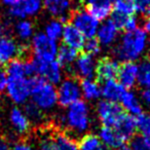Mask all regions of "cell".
Masks as SVG:
<instances>
[{"mask_svg":"<svg viewBox=\"0 0 150 150\" xmlns=\"http://www.w3.org/2000/svg\"><path fill=\"white\" fill-rule=\"evenodd\" d=\"M149 34L138 27L125 31L114 48V56L122 62H136L144 56L149 44Z\"/></svg>","mask_w":150,"mask_h":150,"instance_id":"obj_1","label":"cell"},{"mask_svg":"<svg viewBox=\"0 0 150 150\" xmlns=\"http://www.w3.org/2000/svg\"><path fill=\"white\" fill-rule=\"evenodd\" d=\"M62 122L67 129L76 135H82L88 131L92 123V115L88 105L78 100L67 107Z\"/></svg>","mask_w":150,"mask_h":150,"instance_id":"obj_2","label":"cell"},{"mask_svg":"<svg viewBox=\"0 0 150 150\" xmlns=\"http://www.w3.org/2000/svg\"><path fill=\"white\" fill-rule=\"evenodd\" d=\"M31 102L42 112L50 111L58 104V93L54 84L42 78H32Z\"/></svg>","mask_w":150,"mask_h":150,"instance_id":"obj_3","label":"cell"},{"mask_svg":"<svg viewBox=\"0 0 150 150\" xmlns=\"http://www.w3.org/2000/svg\"><path fill=\"white\" fill-rule=\"evenodd\" d=\"M31 50L35 59L54 61L57 59L59 46L57 41L48 38L44 33H36L31 39Z\"/></svg>","mask_w":150,"mask_h":150,"instance_id":"obj_4","label":"cell"},{"mask_svg":"<svg viewBox=\"0 0 150 150\" xmlns=\"http://www.w3.org/2000/svg\"><path fill=\"white\" fill-rule=\"evenodd\" d=\"M33 66L34 75L52 84H58L63 79V66L57 60L42 61L34 58L31 61Z\"/></svg>","mask_w":150,"mask_h":150,"instance_id":"obj_5","label":"cell"},{"mask_svg":"<svg viewBox=\"0 0 150 150\" xmlns=\"http://www.w3.org/2000/svg\"><path fill=\"white\" fill-rule=\"evenodd\" d=\"M32 78L33 77L8 78L5 92L11 102L18 105L28 102L31 96Z\"/></svg>","mask_w":150,"mask_h":150,"instance_id":"obj_6","label":"cell"},{"mask_svg":"<svg viewBox=\"0 0 150 150\" xmlns=\"http://www.w3.org/2000/svg\"><path fill=\"white\" fill-rule=\"evenodd\" d=\"M97 115L103 125L115 127L125 116V112L116 102L103 100L97 106Z\"/></svg>","mask_w":150,"mask_h":150,"instance_id":"obj_7","label":"cell"},{"mask_svg":"<svg viewBox=\"0 0 150 150\" xmlns=\"http://www.w3.org/2000/svg\"><path fill=\"white\" fill-rule=\"evenodd\" d=\"M71 25L74 26L86 39H88L96 36L100 22L88 9H79L71 17Z\"/></svg>","mask_w":150,"mask_h":150,"instance_id":"obj_8","label":"cell"},{"mask_svg":"<svg viewBox=\"0 0 150 150\" xmlns=\"http://www.w3.org/2000/svg\"><path fill=\"white\" fill-rule=\"evenodd\" d=\"M58 93V103L62 106L68 107L81 98L80 83L75 78L62 79L57 88Z\"/></svg>","mask_w":150,"mask_h":150,"instance_id":"obj_9","label":"cell"},{"mask_svg":"<svg viewBox=\"0 0 150 150\" xmlns=\"http://www.w3.org/2000/svg\"><path fill=\"white\" fill-rule=\"evenodd\" d=\"M43 7V0H17L8 8V15L17 20L35 17Z\"/></svg>","mask_w":150,"mask_h":150,"instance_id":"obj_10","label":"cell"},{"mask_svg":"<svg viewBox=\"0 0 150 150\" xmlns=\"http://www.w3.org/2000/svg\"><path fill=\"white\" fill-rule=\"evenodd\" d=\"M97 65L98 63L94 56L83 52L77 56L75 62L73 63V69L75 74L81 79H90L96 75Z\"/></svg>","mask_w":150,"mask_h":150,"instance_id":"obj_11","label":"cell"},{"mask_svg":"<svg viewBox=\"0 0 150 150\" xmlns=\"http://www.w3.org/2000/svg\"><path fill=\"white\" fill-rule=\"evenodd\" d=\"M23 52L22 46L9 35H0V65L5 66Z\"/></svg>","mask_w":150,"mask_h":150,"instance_id":"obj_12","label":"cell"},{"mask_svg":"<svg viewBox=\"0 0 150 150\" xmlns=\"http://www.w3.org/2000/svg\"><path fill=\"white\" fill-rule=\"evenodd\" d=\"M138 74H139V65L135 62H123L119 66L116 77L118 82L125 88L131 90L138 83Z\"/></svg>","mask_w":150,"mask_h":150,"instance_id":"obj_13","label":"cell"},{"mask_svg":"<svg viewBox=\"0 0 150 150\" xmlns=\"http://www.w3.org/2000/svg\"><path fill=\"white\" fill-rule=\"evenodd\" d=\"M119 29L111 20H106L99 25L98 31L96 33V39L101 46H110L117 41Z\"/></svg>","mask_w":150,"mask_h":150,"instance_id":"obj_14","label":"cell"},{"mask_svg":"<svg viewBox=\"0 0 150 150\" xmlns=\"http://www.w3.org/2000/svg\"><path fill=\"white\" fill-rule=\"evenodd\" d=\"M43 7L54 19L64 22L72 9V0H43Z\"/></svg>","mask_w":150,"mask_h":150,"instance_id":"obj_15","label":"cell"},{"mask_svg":"<svg viewBox=\"0 0 150 150\" xmlns=\"http://www.w3.org/2000/svg\"><path fill=\"white\" fill-rule=\"evenodd\" d=\"M6 73L8 78H22L34 76V70L31 61H25L18 58L6 65Z\"/></svg>","mask_w":150,"mask_h":150,"instance_id":"obj_16","label":"cell"},{"mask_svg":"<svg viewBox=\"0 0 150 150\" xmlns=\"http://www.w3.org/2000/svg\"><path fill=\"white\" fill-rule=\"evenodd\" d=\"M98 137L101 143L109 148H116L127 141L116 127H105V125L100 129Z\"/></svg>","mask_w":150,"mask_h":150,"instance_id":"obj_17","label":"cell"},{"mask_svg":"<svg viewBox=\"0 0 150 150\" xmlns=\"http://www.w3.org/2000/svg\"><path fill=\"white\" fill-rule=\"evenodd\" d=\"M119 103H120L119 105L122 108V110L134 117L139 116L143 112V106H142L141 100L131 90L125 91L120 100H119Z\"/></svg>","mask_w":150,"mask_h":150,"instance_id":"obj_18","label":"cell"},{"mask_svg":"<svg viewBox=\"0 0 150 150\" xmlns=\"http://www.w3.org/2000/svg\"><path fill=\"white\" fill-rule=\"evenodd\" d=\"M86 5L97 20H106L112 13L113 0H86Z\"/></svg>","mask_w":150,"mask_h":150,"instance_id":"obj_19","label":"cell"},{"mask_svg":"<svg viewBox=\"0 0 150 150\" xmlns=\"http://www.w3.org/2000/svg\"><path fill=\"white\" fill-rule=\"evenodd\" d=\"M9 123L13 129L19 135H25L29 132L31 122L23 109L13 107L9 112Z\"/></svg>","mask_w":150,"mask_h":150,"instance_id":"obj_20","label":"cell"},{"mask_svg":"<svg viewBox=\"0 0 150 150\" xmlns=\"http://www.w3.org/2000/svg\"><path fill=\"white\" fill-rule=\"evenodd\" d=\"M61 39L63 40L64 45L69 46V47L73 48L75 50H78L83 48L86 38L74 26L67 25L64 27Z\"/></svg>","mask_w":150,"mask_h":150,"instance_id":"obj_21","label":"cell"},{"mask_svg":"<svg viewBox=\"0 0 150 150\" xmlns=\"http://www.w3.org/2000/svg\"><path fill=\"white\" fill-rule=\"evenodd\" d=\"M119 65L116 60L113 59H103L97 65L96 75L102 81L115 79L118 73Z\"/></svg>","mask_w":150,"mask_h":150,"instance_id":"obj_22","label":"cell"},{"mask_svg":"<svg viewBox=\"0 0 150 150\" xmlns=\"http://www.w3.org/2000/svg\"><path fill=\"white\" fill-rule=\"evenodd\" d=\"M125 88L121 86L116 79H110L104 81L103 86H101V97L104 100L110 102H119L121 96L125 93Z\"/></svg>","mask_w":150,"mask_h":150,"instance_id":"obj_23","label":"cell"},{"mask_svg":"<svg viewBox=\"0 0 150 150\" xmlns=\"http://www.w3.org/2000/svg\"><path fill=\"white\" fill-rule=\"evenodd\" d=\"M80 91L81 97L88 101H96L101 97V86L93 78L82 79L80 83Z\"/></svg>","mask_w":150,"mask_h":150,"instance_id":"obj_24","label":"cell"},{"mask_svg":"<svg viewBox=\"0 0 150 150\" xmlns=\"http://www.w3.org/2000/svg\"><path fill=\"white\" fill-rule=\"evenodd\" d=\"M52 139L54 150H78V143L68 134L58 133Z\"/></svg>","mask_w":150,"mask_h":150,"instance_id":"obj_25","label":"cell"},{"mask_svg":"<svg viewBox=\"0 0 150 150\" xmlns=\"http://www.w3.org/2000/svg\"><path fill=\"white\" fill-rule=\"evenodd\" d=\"M15 33L21 41H29L34 35V26L27 19L19 20L15 25Z\"/></svg>","mask_w":150,"mask_h":150,"instance_id":"obj_26","label":"cell"},{"mask_svg":"<svg viewBox=\"0 0 150 150\" xmlns=\"http://www.w3.org/2000/svg\"><path fill=\"white\" fill-rule=\"evenodd\" d=\"M112 11L122 17L134 16L136 11L135 0H113Z\"/></svg>","mask_w":150,"mask_h":150,"instance_id":"obj_27","label":"cell"},{"mask_svg":"<svg viewBox=\"0 0 150 150\" xmlns=\"http://www.w3.org/2000/svg\"><path fill=\"white\" fill-rule=\"evenodd\" d=\"M64 27L65 26L63 24V21H61L59 19H52L48 23H46V25L44 26L43 33L52 40L58 41L62 37Z\"/></svg>","mask_w":150,"mask_h":150,"instance_id":"obj_28","label":"cell"},{"mask_svg":"<svg viewBox=\"0 0 150 150\" xmlns=\"http://www.w3.org/2000/svg\"><path fill=\"white\" fill-rule=\"evenodd\" d=\"M77 50H73L67 45H63L59 47L58 54H57V61L62 65L63 67L73 65L77 58Z\"/></svg>","mask_w":150,"mask_h":150,"instance_id":"obj_29","label":"cell"},{"mask_svg":"<svg viewBox=\"0 0 150 150\" xmlns=\"http://www.w3.org/2000/svg\"><path fill=\"white\" fill-rule=\"evenodd\" d=\"M138 83L144 88H150V61L145 60L139 65Z\"/></svg>","mask_w":150,"mask_h":150,"instance_id":"obj_30","label":"cell"},{"mask_svg":"<svg viewBox=\"0 0 150 150\" xmlns=\"http://www.w3.org/2000/svg\"><path fill=\"white\" fill-rule=\"evenodd\" d=\"M101 145V141L98 136L88 134L81 138L78 143V150H97Z\"/></svg>","mask_w":150,"mask_h":150,"instance_id":"obj_31","label":"cell"},{"mask_svg":"<svg viewBox=\"0 0 150 150\" xmlns=\"http://www.w3.org/2000/svg\"><path fill=\"white\" fill-rule=\"evenodd\" d=\"M23 110L26 113L27 117L29 118L30 122H41L42 118H43V112L40 109H38L32 102L25 103V108Z\"/></svg>","mask_w":150,"mask_h":150,"instance_id":"obj_32","label":"cell"},{"mask_svg":"<svg viewBox=\"0 0 150 150\" xmlns=\"http://www.w3.org/2000/svg\"><path fill=\"white\" fill-rule=\"evenodd\" d=\"M137 129L143 134L150 131V112H142L139 116L136 117Z\"/></svg>","mask_w":150,"mask_h":150,"instance_id":"obj_33","label":"cell"},{"mask_svg":"<svg viewBox=\"0 0 150 150\" xmlns=\"http://www.w3.org/2000/svg\"><path fill=\"white\" fill-rule=\"evenodd\" d=\"M101 44L99 43V41L96 39V37L94 38H88L84 42L83 48L86 50V52L92 54V56H97L99 52H101Z\"/></svg>","mask_w":150,"mask_h":150,"instance_id":"obj_34","label":"cell"},{"mask_svg":"<svg viewBox=\"0 0 150 150\" xmlns=\"http://www.w3.org/2000/svg\"><path fill=\"white\" fill-rule=\"evenodd\" d=\"M132 150H150V146L143 136L134 137L129 145Z\"/></svg>","mask_w":150,"mask_h":150,"instance_id":"obj_35","label":"cell"},{"mask_svg":"<svg viewBox=\"0 0 150 150\" xmlns=\"http://www.w3.org/2000/svg\"><path fill=\"white\" fill-rule=\"evenodd\" d=\"M38 150H54L52 137L48 135L42 136L38 142Z\"/></svg>","mask_w":150,"mask_h":150,"instance_id":"obj_36","label":"cell"},{"mask_svg":"<svg viewBox=\"0 0 150 150\" xmlns=\"http://www.w3.org/2000/svg\"><path fill=\"white\" fill-rule=\"evenodd\" d=\"M138 27H139L138 26V20L134 16H129V17L125 18L122 26V29L125 31H133V30L137 29Z\"/></svg>","mask_w":150,"mask_h":150,"instance_id":"obj_37","label":"cell"},{"mask_svg":"<svg viewBox=\"0 0 150 150\" xmlns=\"http://www.w3.org/2000/svg\"><path fill=\"white\" fill-rule=\"evenodd\" d=\"M7 81H8V77H7L6 70H5L4 66L0 65V93L5 92Z\"/></svg>","mask_w":150,"mask_h":150,"instance_id":"obj_38","label":"cell"},{"mask_svg":"<svg viewBox=\"0 0 150 150\" xmlns=\"http://www.w3.org/2000/svg\"><path fill=\"white\" fill-rule=\"evenodd\" d=\"M136 2V11H146L150 6V0H135Z\"/></svg>","mask_w":150,"mask_h":150,"instance_id":"obj_39","label":"cell"},{"mask_svg":"<svg viewBox=\"0 0 150 150\" xmlns=\"http://www.w3.org/2000/svg\"><path fill=\"white\" fill-rule=\"evenodd\" d=\"M11 150H33V148L30 144L26 143V142H18Z\"/></svg>","mask_w":150,"mask_h":150,"instance_id":"obj_40","label":"cell"},{"mask_svg":"<svg viewBox=\"0 0 150 150\" xmlns=\"http://www.w3.org/2000/svg\"><path fill=\"white\" fill-rule=\"evenodd\" d=\"M142 101L144 104H146V106L150 108V88H144L142 92Z\"/></svg>","mask_w":150,"mask_h":150,"instance_id":"obj_41","label":"cell"},{"mask_svg":"<svg viewBox=\"0 0 150 150\" xmlns=\"http://www.w3.org/2000/svg\"><path fill=\"white\" fill-rule=\"evenodd\" d=\"M0 150H11L8 142L3 138H0Z\"/></svg>","mask_w":150,"mask_h":150,"instance_id":"obj_42","label":"cell"},{"mask_svg":"<svg viewBox=\"0 0 150 150\" xmlns=\"http://www.w3.org/2000/svg\"><path fill=\"white\" fill-rule=\"evenodd\" d=\"M0 1H1V3H2V4L7 5V6H11V5L13 4L17 0H0Z\"/></svg>","mask_w":150,"mask_h":150,"instance_id":"obj_43","label":"cell"},{"mask_svg":"<svg viewBox=\"0 0 150 150\" xmlns=\"http://www.w3.org/2000/svg\"><path fill=\"white\" fill-rule=\"evenodd\" d=\"M115 150H132L131 147L129 145H125V144H122V145L118 146V147L114 148Z\"/></svg>","mask_w":150,"mask_h":150,"instance_id":"obj_44","label":"cell"},{"mask_svg":"<svg viewBox=\"0 0 150 150\" xmlns=\"http://www.w3.org/2000/svg\"><path fill=\"white\" fill-rule=\"evenodd\" d=\"M144 30H145L148 34L150 33V19H148V21L146 22L145 25H144Z\"/></svg>","mask_w":150,"mask_h":150,"instance_id":"obj_45","label":"cell"},{"mask_svg":"<svg viewBox=\"0 0 150 150\" xmlns=\"http://www.w3.org/2000/svg\"><path fill=\"white\" fill-rule=\"evenodd\" d=\"M143 137L145 138V140L147 141V143L149 144V146H150V131L145 134H143Z\"/></svg>","mask_w":150,"mask_h":150,"instance_id":"obj_46","label":"cell"},{"mask_svg":"<svg viewBox=\"0 0 150 150\" xmlns=\"http://www.w3.org/2000/svg\"><path fill=\"white\" fill-rule=\"evenodd\" d=\"M97 150H110V148L107 147V146H105V145H103V144L101 143V145L99 146V148Z\"/></svg>","mask_w":150,"mask_h":150,"instance_id":"obj_47","label":"cell"},{"mask_svg":"<svg viewBox=\"0 0 150 150\" xmlns=\"http://www.w3.org/2000/svg\"><path fill=\"white\" fill-rule=\"evenodd\" d=\"M146 13H147V16L149 17V19H150V6L147 8V11H146Z\"/></svg>","mask_w":150,"mask_h":150,"instance_id":"obj_48","label":"cell"}]
</instances>
